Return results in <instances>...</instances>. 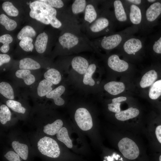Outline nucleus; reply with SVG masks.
<instances>
[{
    "instance_id": "obj_18",
    "label": "nucleus",
    "mask_w": 161,
    "mask_h": 161,
    "mask_svg": "<svg viewBox=\"0 0 161 161\" xmlns=\"http://www.w3.org/2000/svg\"><path fill=\"white\" fill-rule=\"evenodd\" d=\"M20 97L15 100H7L0 97L5 104L13 112L18 114L24 115L25 114L27 111L26 106H24L25 101L23 97Z\"/></svg>"
},
{
    "instance_id": "obj_22",
    "label": "nucleus",
    "mask_w": 161,
    "mask_h": 161,
    "mask_svg": "<svg viewBox=\"0 0 161 161\" xmlns=\"http://www.w3.org/2000/svg\"><path fill=\"white\" fill-rule=\"evenodd\" d=\"M43 77L50 82L54 85L58 84L62 79V75L59 70L50 67L43 72Z\"/></svg>"
},
{
    "instance_id": "obj_5",
    "label": "nucleus",
    "mask_w": 161,
    "mask_h": 161,
    "mask_svg": "<svg viewBox=\"0 0 161 161\" xmlns=\"http://www.w3.org/2000/svg\"><path fill=\"white\" fill-rule=\"evenodd\" d=\"M161 17V1L151 4L146 9L141 27L139 32L145 37L152 31Z\"/></svg>"
},
{
    "instance_id": "obj_37",
    "label": "nucleus",
    "mask_w": 161,
    "mask_h": 161,
    "mask_svg": "<svg viewBox=\"0 0 161 161\" xmlns=\"http://www.w3.org/2000/svg\"><path fill=\"white\" fill-rule=\"evenodd\" d=\"M13 40L12 36L9 34H5L1 35L0 37V42L3 45L0 47V51L3 53H6L9 50V44Z\"/></svg>"
},
{
    "instance_id": "obj_38",
    "label": "nucleus",
    "mask_w": 161,
    "mask_h": 161,
    "mask_svg": "<svg viewBox=\"0 0 161 161\" xmlns=\"http://www.w3.org/2000/svg\"><path fill=\"white\" fill-rule=\"evenodd\" d=\"M2 7L3 10L8 16L15 17L18 14V10L10 1L4 2Z\"/></svg>"
},
{
    "instance_id": "obj_20",
    "label": "nucleus",
    "mask_w": 161,
    "mask_h": 161,
    "mask_svg": "<svg viewBox=\"0 0 161 161\" xmlns=\"http://www.w3.org/2000/svg\"><path fill=\"white\" fill-rule=\"evenodd\" d=\"M43 68L42 65L37 61L29 57L21 59L17 67L12 69H24L31 70H40Z\"/></svg>"
},
{
    "instance_id": "obj_43",
    "label": "nucleus",
    "mask_w": 161,
    "mask_h": 161,
    "mask_svg": "<svg viewBox=\"0 0 161 161\" xmlns=\"http://www.w3.org/2000/svg\"><path fill=\"white\" fill-rule=\"evenodd\" d=\"M49 24L54 28H59L62 26L61 22L55 16H48Z\"/></svg>"
},
{
    "instance_id": "obj_36",
    "label": "nucleus",
    "mask_w": 161,
    "mask_h": 161,
    "mask_svg": "<svg viewBox=\"0 0 161 161\" xmlns=\"http://www.w3.org/2000/svg\"><path fill=\"white\" fill-rule=\"evenodd\" d=\"M36 32L33 28L30 26H26L23 27L19 32L17 38L19 40H21L26 37L32 38L35 37Z\"/></svg>"
},
{
    "instance_id": "obj_48",
    "label": "nucleus",
    "mask_w": 161,
    "mask_h": 161,
    "mask_svg": "<svg viewBox=\"0 0 161 161\" xmlns=\"http://www.w3.org/2000/svg\"><path fill=\"white\" fill-rule=\"evenodd\" d=\"M159 161H161V155L160 156L159 158Z\"/></svg>"
},
{
    "instance_id": "obj_40",
    "label": "nucleus",
    "mask_w": 161,
    "mask_h": 161,
    "mask_svg": "<svg viewBox=\"0 0 161 161\" xmlns=\"http://www.w3.org/2000/svg\"><path fill=\"white\" fill-rule=\"evenodd\" d=\"M30 16L32 18H34L44 24H49L48 16L40 12L31 10Z\"/></svg>"
},
{
    "instance_id": "obj_27",
    "label": "nucleus",
    "mask_w": 161,
    "mask_h": 161,
    "mask_svg": "<svg viewBox=\"0 0 161 161\" xmlns=\"http://www.w3.org/2000/svg\"><path fill=\"white\" fill-rule=\"evenodd\" d=\"M48 40V35L44 32L38 35L35 43V46L36 50L38 53L43 54L45 52Z\"/></svg>"
},
{
    "instance_id": "obj_32",
    "label": "nucleus",
    "mask_w": 161,
    "mask_h": 161,
    "mask_svg": "<svg viewBox=\"0 0 161 161\" xmlns=\"http://www.w3.org/2000/svg\"><path fill=\"white\" fill-rule=\"evenodd\" d=\"M148 95L150 98L153 100L157 99L161 95V79L156 81L151 85Z\"/></svg>"
},
{
    "instance_id": "obj_44",
    "label": "nucleus",
    "mask_w": 161,
    "mask_h": 161,
    "mask_svg": "<svg viewBox=\"0 0 161 161\" xmlns=\"http://www.w3.org/2000/svg\"><path fill=\"white\" fill-rule=\"evenodd\" d=\"M125 1L128 3L136 5L145 9L147 7L146 0H125Z\"/></svg>"
},
{
    "instance_id": "obj_26",
    "label": "nucleus",
    "mask_w": 161,
    "mask_h": 161,
    "mask_svg": "<svg viewBox=\"0 0 161 161\" xmlns=\"http://www.w3.org/2000/svg\"><path fill=\"white\" fill-rule=\"evenodd\" d=\"M63 123L62 121L58 119L51 124H48L43 127V131L46 134L54 135L56 134L62 128Z\"/></svg>"
},
{
    "instance_id": "obj_42",
    "label": "nucleus",
    "mask_w": 161,
    "mask_h": 161,
    "mask_svg": "<svg viewBox=\"0 0 161 161\" xmlns=\"http://www.w3.org/2000/svg\"><path fill=\"white\" fill-rule=\"evenodd\" d=\"M4 157L9 161H21L20 156L12 151H9L4 155Z\"/></svg>"
},
{
    "instance_id": "obj_1",
    "label": "nucleus",
    "mask_w": 161,
    "mask_h": 161,
    "mask_svg": "<svg viewBox=\"0 0 161 161\" xmlns=\"http://www.w3.org/2000/svg\"><path fill=\"white\" fill-rule=\"evenodd\" d=\"M66 31L58 38V42L62 49L68 53H77L83 51H99L92 41L81 30L78 17L72 16Z\"/></svg>"
},
{
    "instance_id": "obj_14",
    "label": "nucleus",
    "mask_w": 161,
    "mask_h": 161,
    "mask_svg": "<svg viewBox=\"0 0 161 161\" xmlns=\"http://www.w3.org/2000/svg\"><path fill=\"white\" fill-rule=\"evenodd\" d=\"M99 1H87L84 12V23L82 25L91 24L97 18L100 9L98 7Z\"/></svg>"
},
{
    "instance_id": "obj_31",
    "label": "nucleus",
    "mask_w": 161,
    "mask_h": 161,
    "mask_svg": "<svg viewBox=\"0 0 161 161\" xmlns=\"http://www.w3.org/2000/svg\"><path fill=\"white\" fill-rule=\"evenodd\" d=\"M57 139L64 143L69 148L72 147V141L70 139L66 128L63 127L56 134Z\"/></svg>"
},
{
    "instance_id": "obj_8",
    "label": "nucleus",
    "mask_w": 161,
    "mask_h": 161,
    "mask_svg": "<svg viewBox=\"0 0 161 161\" xmlns=\"http://www.w3.org/2000/svg\"><path fill=\"white\" fill-rule=\"evenodd\" d=\"M39 151L48 157L56 158L60 154L59 145L56 141L50 137L45 136L40 139L37 143Z\"/></svg>"
},
{
    "instance_id": "obj_28",
    "label": "nucleus",
    "mask_w": 161,
    "mask_h": 161,
    "mask_svg": "<svg viewBox=\"0 0 161 161\" xmlns=\"http://www.w3.org/2000/svg\"><path fill=\"white\" fill-rule=\"evenodd\" d=\"M12 146L14 151L22 159L26 160L27 159L28 148L27 145L14 141L12 143Z\"/></svg>"
},
{
    "instance_id": "obj_17",
    "label": "nucleus",
    "mask_w": 161,
    "mask_h": 161,
    "mask_svg": "<svg viewBox=\"0 0 161 161\" xmlns=\"http://www.w3.org/2000/svg\"><path fill=\"white\" fill-rule=\"evenodd\" d=\"M31 10L41 13L47 16H55L57 12L53 7L40 0L34 1L30 4Z\"/></svg>"
},
{
    "instance_id": "obj_39",
    "label": "nucleus",
    "mask_w": 161,
    "mask_h": 161,
    "mask_svg": "<svg viewBox=\"0 0 161 161\" xmlns=\"http://www.w3.org/2000/svg\"><path fill=\"white\" fill-rule=\"evenodd\" d=\"M32 38L25 37L21 40L19 45L22 49L27 52H32L34 48Z\"/></svg>"
},
{
    "instance_id": "obj_30",
    "label": "nucleus",
    "mask_w": 161,
    "mask_h": 161,
    "mask_svg": "<svg viewBox=\"0 0 161 161\" xmlns=\"http://www.w3.org/2000/svg\"><path fill=\"white\" fill-rule=\"evenodd\" d=\"M87 1L86 0H75L71 6V13L73 15L77 16L78 14L84 12Z\"/></svg>"
},
{
    "instance_id": "obj_7",
    "label": "nucleus",
    "mask_w": 161,
    "mask_h": 161,
    "mask_svg": "<svg viewBox=\"0 0 161 161\" xmlns=\"http://www.w3.org/2000/svg\"><path fill=\"white\" fill-rule=\"evenodd\" d=\"M54 86L51 82L43 78L28 88L27 91L24 93L27 97L29 96L34 100L44 99L46 96L54 89Z\"/></svg>"
},
{
    "instance_id": "obj_24",
    "label": "nucleus",
    "mask_w": 161,
    "mask_h": 161,
    "mask_svg": "<svg viewBox=\"0 0 161 161\" xmlns=\"http://www.w3.org/2000/svg\"><path fill=\"white\" fill-rule=\"evenodd\" d=\"M139 110L137 108L131 107L126 110L116 113V118L121 121H125L137 117L139 114Z\"/></svg>"
},
{
    "instance_id": "obj_9",
    "label": "nucleus",
    "mask_w": 161,
    "mask_h": 161,
    "mask_svg": "<svg viewBox=\"0 0 161 161\" xmlns=\"http://www.w3.org/2000/svg\"><path fill=\"white\" fill-rule=\"evenodd\" d=\"M118 146L120 151L126 158L130 160L137 158L140 154L139 148L132 140L124 137L119 141Z\"/></svg>"
},
{
    "instance_id": "obj_12",
    "label": "nucleus",
    "mask_w": 161,
    "mask_h": 161,
    "mask_svg": "<svg viewBox=\"0 0 161 161\" xmlns=\"http://www.w3.org/2000/svg\"><path fill=\"white\" fill-rule=\"evenodd\" d=\"M127 10L129 20L132 25L137 26L140 30L145 9L124 0Z\"/></svg>"
},
{
    "instance_id": "obj_25",
    "label": "nucleus",
    "mask_w": 161,
    "mask_h": 161,
    "mask_svg": "<svg viewBox=\"0 0 161 161\" xmlns=\"http://www.w3.org/2000/svg\"><path fill=\"white\" fill-rule=\"evenodd\" d=\"M157 72L152 69L147 72L142 76L140 83L142 88H145L152 85L157 78Z\"/></svg>"
},
{
    "instance_id": "obj_13",
    "label": "nucleus",
    "mask_w": 161,
    "mask_h": 161,
    "mask_svg": "<svg viewBox=\"0 0 161 161\" xmlns=\"http://www.w3.org/2000/svg\"><path fill=\"white\" fill-rule=\"evenodd\" d=\"M75 118L78 125L82 130L87 131L92 127V116L86 108H80L77 109L75 112Z\"/></svg>"
},
{
    "instance_id": "obj_47",
    "label": "nucleus",
    "mask_w": 161,
    "mask_h": 161,
    "mask_svg": "<svg viewBox=\"0 0 161 161\" xmlns=\"http://www.w3.org/2000/svg\"><path fill=\"white\" fill-rule=\"evenodd\" d=\"M157 1V0H146V2L147 7L151 4H152L156 2Z\"/></svg>"
},
{
    "instance_id": "obj_21",
    "label": "nucleus",
    "mask_w": 161,
    "mask_h": 161,
    "mask_svg": "<svg viewBox=\"0 0 161 161\" xmlns=\"http://www.w3.org/2000/svg\"><path fill=\"white\" fill-rule=\"evenodd\" d=\"M89 65L87 59L80 56L74 57L71 61V65L72 69L81 75L85 74Z\"/></svg>"
},
{
    "instance_id": "obj_19",
    "label": "nucleus",
    "mask_w": 161,
    "mask_h": 161,
    "mask_svg": "<svg viewBox=\"0 0 161 161\" xmlns=\"http://www.w3.org/2000/svg\"><path fill=\"white\" fill-rule=\"evenodd\" d=\"M65 90L66 88L64 86L60 85L49 92L44 99L47 100H53L54 104L57 106H63L64 104L65 101L61 97V96L64 93Z\"/></svg>"
},
{
    "instance_id": "obj_33",
    "label": "nucleus",
    "mask_w": 161,
    "mask_h": 161,
    "mask_svg": "<svg viewBox=\"0 0 161 161\" xmlns=\"http://www.w3.org/2000/svg\"><path fill=\"white\" fill-rule=\"evenodd\" d=\"M12 114L9 108L4 104L0 106V121L2 124H5L10 120Z\"/></svg>"
},
{
    "instance_id": "obj_16",
    "label": "nucleus",
    "mask_w": 161,
    "mask_h": 161,
    "mask_svg": "<svg viewBox=\"0 0 161 161\" xmlns=\"http://www.w3.org/2000/svg\"><path fill=\"white\" fill-rule=\"evenodd\" d=\"M145 49L155 55H161V28L155 34L150 36Z\"/></svg>"
},
{
    "instance_id": "obj_15",
    "label": "nucleus",
    "mask_w": 161,
    "mask_h": 161,
    "mask_svg": "<svg viewBox=\"0 0 161 161\" xmlns=\"http://www.w3.org/2000/svg\"><path fill=\"white\" fill-rule=\"evenodd\" d=\"M107 64L111 69L120 72L127 70L129 67V63L125 60L121 59L117 54L109 56L107 59Z\"/></svg>"
},
{
    "instance_id": "obj_11",
    "label": "nucleus",
    "mask_w": 161,
    "mask_h": 161,
    "mask_svg": "<svg viewBox=\"0 0 161 161\" xmlns=\"http://www.w3.org/2000/svg\"><path fill=\"white\" fill-rule=\"evenodd\" d=\"M19 88L12 82L1 81L0 82V97L7 100H15L17 98L26 97L24 93H21Z\"/></svg>"
},
{
    "instance_id": "obj_35",
    "label": "nucleus",
    "mask_w": 161,
    "mask_h": 161,
    "mask_svg": "<svg viewBox=\"0 0 161 161\" xmlns=\"http://www.w3.org/2000/svg\"><path fill=\"white\" fill-rule=\"evenodd\" d=\"M0 23L9 31L14 30L17 26V24L15 21L9 18L4 14L0 15Z\"/></svg>"
},
{
    "instance_id": "obj_23",
    "label": "nucleus",
    "mask_w": 161,
    "mask_h": 161,
    "mask_svg": "<svg viewBox=\"0 0 161 161\" xmlns=\"http://www.w3.org/2000/svg\"><path fill=\"white\" fill-rule=\"evenodd\" d=\"M105 90L111 95H117L123 92L125 87L122 82L112 81L109 82L104 86Z\"/></svg>"
},
{
    "instance_id": "obj_10",
    "label": "nucleus",
    "mask_w": 161,
    "mask_h": 161,
    "mask_svg": "<svg viewBox=\"0 0 161 161\" xmlns=\"http://www.w3.org/2000/svg\"><path fill=\"white\" fill-rule=\"evenodd\" d=\"M113 14L117 25L123 26L131 24L124 0L112 1Z\"/></svg>"
},
{
    "instance_id": "obj_41",
    "label": "nucleus",
    "mask_w": 161,
    "mask_h": 161,
    "mask_svg": "<svg viewBox=\"0 0 161 161\" xmlns=\"http://www.w3.org/2000/svg\"><path fill=\"white\" fill-rule=\"evenodd\" d=\"M42 1L52 7L60 8L64 5L63 1L61 0H41Z\"/></svg>"
},
{
    "instance_id": "obj_29",
    "label": "nucleus",
    "mask_w": 161,
    "mask_h": 161,
    "mask_svg": "<svg viewBox=\"0 0 161 161\" xmlns=\"http://www.w3.org/2000/svg\"><path fill=\"white\" fill-rule=\"evenodd\" d=\"M96 67V66L94 63H92L89 65L83 77V81L84 84L90 86L95 85V82L92 76L95 72Z\"/></svg>"
},
{
    "instance_id": "obj_3",
    "label": "nucleus",
    "mask_w": 161,
    "mask_h": 161,
    "mask_svg": "<svg viewBox=\"0 0 161 161\" xmlns=\"http://www.w3.org/2000/svg\"><path fill=\"white\" fill-rule=\"evenodd\" d=\"M139 30L137 26L132 25L122 30L95 39L92 42L98 50L100 49L109 52L117 49L126 38L134 35Z\"/></svg>"
},
{
    "instance_id": "obj_6",
    "label": "nucleus",
    "mask_w": 161,
    "mask_h": 161,
    "mask_svg": "<svg viewBox=\"0 0 161 161\" xmlns=\"http://www.w3.org/2000/svg\"><path fill=\"white\" fill-rule=\"evenodd\" d=\"M145 37L131 35L126 38L117 49L126 57L136 58L145 49Z\"/></svg>"
},
{
    "instance_id": "obj_34",
    "label": "nucleus",
    "mask_w": 161,
    "mask_h": 161,
    "mask_svg": "<svg viewBox=\"0 0 161 161\" xmlns=\"http://www.w3.org/2000/svg\"><path fill=\"white\" fill-rule=\"evenodd\" d=\"M126 97L123 96L119 97L112 99V103L108 105L109 110L115 113L120 112L121 111V102L126 101Z\"/></svg>"
},
{
    "instance_id": "obj_46",
    "label": "nucleus",
    "mask_w": 161,
    "mask_h": 161,
    "mask_svg": "<svg viewBox=\"0 0 161 161\" xmlns=\"http://www.w3.org/2000/svg\"><path fill=\"white\" fill-rule=\"evenodd\" d=\"M155 134L158 141L161 144V125H159L156 127Z\"/></svg>"
},
{
    "instance_id": "obj_4",
    "label": "nucleus",
    "mask_w": 161,
    "mask_h": 161,
    "mask_svg": "<svg viewBox=\"0 0 161 161\" xmlns=\"http://www.w3.org/2000/svg\"><path fill=\"white\" fill-rule=\"evenodd\" d=\"M12 82L19 88H29L42 78L43 72L40 70L14 69L8 73Z\"/></svg>"
},
{
    "instance_id": "obj_2",
    "label": "nucleus",
    "mask_w": 161,
    "mask_h": 161,
    "mask_svg": "<svg viewBox=\"0 0 161 161\" xmlns=\"http://www.w3.org/2000/svg\"><path fill=\"white\" fill-rule=\"evenodd\" d=\"M100 14L91 24L81 25L85 34L89 38H99L114 32L117 24L113 10H111L112 1H102Z\"/></svg>"
},
{
    "instance_id": "obj_45",
    "label": "nucleus",
    "mask_w": 161,
    "mask_h": 161,
    "mask_svg": "<svg viewBox=\"0 0 161 161\" xmlns=\"http://www.w3.org/2000/svg\"><path fill=\"white\" fill-rule=\"evenodd\" d=\"M11 58L6 54H0V67H2L4 64H8L11 61Z\"/></svg>"
}]
</instances>
